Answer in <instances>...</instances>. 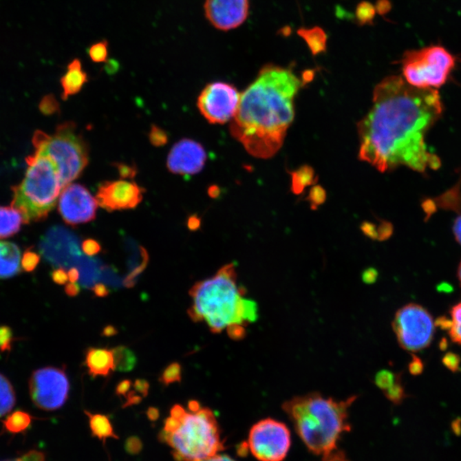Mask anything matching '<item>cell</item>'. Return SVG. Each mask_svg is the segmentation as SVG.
I'll list each match as a JSON object with an SVG mask.
<instances>
[{"instance_id": "1", "label": "cell", "mask_w": 461, "mask_h": 461, "mask_svg": "<svg viewBox=\"0 0 461 461\" xmlns=\"http://www.w3.org/2000/svg\"><path fill=\"white\" fill-rule=\"evenodd\" d=\"M442 111L438 90L386 77L375 87L370 111L358 124L361 160L380 172L402 166L420 173L438 169L441 160L429 150L425 137Z\"/></svg>"}, {"instance_id": "2", "label": "cell", "mask_w": 461, "mask_h": 461, "mask_svg": "<svg viewBox=\"0 0 461 461\" xmlns=\"http://www.w3.org/2000/svg\"><path fill=\"white\" fill-rule=\"evenodd\" d=\"M301 85L292 69L269 65L241 95L230 132L253 157L270 158L281 148Z\"/></svg>"}, {"instance_id": "3", "label": "cell", "mask_w": 461, "mask_h": 461, "mask_svg": "<svg viewBox=\"0 0 461 461\" xmlns=\"http://www.w3.org/2000/svg\"><path fill=\"white\" fill-rule=\"evenodd\" d=\"M189 294L193 299L187 311L191 320L206 323L215 334L234 326L246 328L257 320V304L246 299V289L237 283L233 264L223 266L211 278L195 283Z\"/></svg>"}, {"instance_id": "4", "label": "cell", "mask_w": 461, "mask_h": 461, "mask_svg": "<svg viewBox=\"0 0 461 461\" xmlns=\"http://www.w3.org/2000/svg\"><path fill=\"white\" fill-rule=\"evenodd\" d=\"M356 396L343 400L318 392L293 397L283 404L297 433L315 455L325 456L336 449L339 439L350 431L349 409Z\"/></svg>"}, {"instance_id": "5", "label": "cell", "mask_w": 461, "mask_h": 461, "mask_svg": "<svg viewBox=\"0 0 461 461\" xmlns=\"http://www.w3.org/2000/svg\"><path fill=\"white\" fill-rule=\"evenodd\" d=\"M161 438L178 461H200L224 449L217 420L207 407L187 412L180 405L173 406Z\"/></svg>"}, {"instance_id": "6", "label": "cell", "mask_w": 461, "mask_h": 461, "mask_svg": "<svg viewBox=\"0 0 461 461\" xmlns=\"http://www.w3.org/2000/svg\"><path fill=\"white\" fill-rule=\"evenodd\" d=\"M26 162L23 182L12 187L14 197L10 206L19 209L28 224L47 217L63 188L58 169L47 156L35 151Z\"/></svg>"}, {"instance_id": "7", "label": "cell", "mask_w": 461, "mask_h": 461, "mask_svg": "<svg viewBox=\"0 0 461 461\" xmlns=\"http://www.w3.org/2000/svg\"><path fill=\"white\" fill-rule=\"evenodd\" d=\"M32 141L37 152L54 163L63 189L81 175L89 161L86 142L76 133L73 122L60 124L53 136L37 130Z\"/></svg>"}, {"instance_id": "8", "label": "cell", "mask_w": 461, "mask_h": 461, "mask_svg": "<svg viewBox=\"0 0 461 461\" xmlns=\"http://www.w3.org/2000/svg\"><path fill=\"white\" fill-rule=\"evenodd\" d=\"M455 59L442 46L407 52L403 60L404 80L421 89H436L446 83Z\"/></svg>"}, {"instance_id": "9", "label": "cell", "mask_w": 461, "mask_h": 461, "mask_svg": "<svg viewBox=\"0 0 461 461\" xmlns=\"http://www.w3.org/2000/svg\"><path fill=\"white\" fill-rule=\"evenodd\" d=\"M393 331L403 350L418 352L430 346L433 340L435 323L425 308L409 303L396 312Z\"/></svg>"}, {"instance_id": "10", "label": "cell", "mask_w": 461, "mask_h": 461, "mask_svg": "<svg viewBox=\"0 0 461 461\" xmlns=\"http://www.w3.org/2000/svg\"><path fill=\"white\" fill-rule=\"evenodd\" d=\"M28 388L35 406L44 411H55L67 402L70 384L65 369L46 367L32 372Z\"/></svg>"}, {"instance_id": "11", "label": "cell", "mask_w": 461, "mask_h": 461, "mask_svg": "<svg viewBox=\"0 0 461 461\" xmlns=\"http://www.w3.org/2000/svg\"><path fill=\"white\" fill-rule=\"evenodd\" d=\"M292 438L282 422L265 418L250 429L248 447L260 461H283L288 453Z\"/></svg>"}, {"instance_id": "12", "label": "cell", "mask_w": 461, "mask_h": 461, "mask_svg": "<svg viewBox=\"0 0 461 461\" xmlns=\"http://www.w3.org/2000/svg\"><path fill=\"white\" fill-rule=\"evenodd\" d=\"M240 97L233 85L217 81L204 88L197 98V107L208 122L224 124L235 116Z\"/></svg>"}, {"instance_id": "13", "label": "cell", "mask_w": 461, "mask_h": 461, "mask_svg": "<svg viewBox=\"0 0 461 461\" xmlns=\"http://www.w3.org/2000/svg\"><path fill=\"white\" fill-rule=\"evenodd\" d=\"M98 205L86 187L69 184L60 196L58 211L67 224L76 226L94 219Z\"/></svg>"}, {"instance_id": "14", "label": "cell", "mask_w": 461, "mask_h": 461, "mask_svg": "<svg viewBox=\"0 0 461 461\" xmlns=\"http://www.w3.org/2000/svg\"><path fill=\"white\" fill-rule=\"evenodd\" d=\"M144 190L136 183L116 180L99 186L96 200L99 206L109 212L134 208L143 200Z\"/></svg>"}, {"instance_id": "15", "label": "cell", "mask_w": 461, "mask_h": 461, "mask_svg": "<svg viewBox=\"0 0 461 461\" xmlns=\"http://www.w3.org/2000/svg\"><path fill=\"white\" fill-rule=\"evenodd\" d=\"M249 0H205V16L219 30L239 28L249 15Z\"/></svg>"}, {"instance_id": "16", "label": "cell", "mask_w": 461, "mask_h": 461, "mask_svg": "<svg viewBox=\"0 0 461 461\" xmlns=\"http://www.w3.org/2000/svg\"><path fill=\"white\" fill-rule=\"evenodd\" d=\"M206 159V152L202 144L184 138L170 151L167 166L170 172L176 175H193L202 171Z\"/></svg>"}, {"instance_id": "17", "label": "cell", "mask_w": 461, "mask_h": 461, "mask_svg": "<svg viewBox=\"0 0 461 461\" xmlns=\"http://www.w3.org/2000/svg\"><path fill=\"white\" fill-rule=\"evenodd\" d=\"M86 366L92 378L108 377L116 370L112 350L89 347L86 352Z\"/></svg>"}, {"instance_id": "18", "label": "cell", "mask_w": 461, "mask_h": 461, "mask_svg": "<svg viewBox=\"0 0 461 461\" xmlns=\"http://www.w3.org/2000/svg\"><path fill=\"white\" fill-rule=\"evenodd\" d=\"M21 261V251L16 244L0 241V279L20 274Z\"/></svg>"}, {"instance_id": "19", "label": "cell", "mask_w": 461, "mask_h": 461, "mask_svg": "<svg viewBox=\"0 0 461 461\" xmlns=\"http://www.w3.org/2000/svg\"><path fill=\"white\" fill-rule=\"evenodd\" d=\"M87 81V74L83 69L81 60L74 59L69 63L67 72L60 81L63 87V100H67L70 96L77 94L81 92Z\"/></svg>"}, {"instance_id": "20", "label": "cell", "mask_w": 461, "mask_h": 461, "mask_svg": "<svg viewBox=\"0 0 461 461\" xmlns=\"http://www.w3.org/2000/svg\"><path fill=\"white\" fill-rule=\"evenodd\" d=\"M23 223L24 216L19 209L12 206H0V239L15 235Z\"/></svg>"}, {"instance_id": "21", "label": "cell", "mask_w": 461, "mask_h": 461, "mask_svg": "<svg viewBox=\"0 0 461 461\" xmlns=\"http://www.w3.org/2000/svg\"><path fill=\"white\" fill-rule=\"evenodd\" d=\"M16 392L12 383L0 374V418L6 416L16 404Z\"/></svg>"}, {"instance_id": "22", "label": "cell", "mask_w": 461, "mask_h": 461, "mask_svg": "<svg viewBox=\"0 0 461 461\" xmlns=\"http://www.w3.org/2000/svg\"><path fill=\"white\" fill-rule=\"evenodd\" d=\"M114 354L116 371L129 372L136 368L138 360L133 351L126 346H117L112 350Z\"/></svg>"}, {"instance_id": "23", "label": "cell", "mask_w": 461, "mask_h": 461, "mask_svg": "<svg viewBox=\"0 0 461 461\" xmlns=\"http://www.w3.org/2000/svg\"><path fill=\"white\" fill-rule=\"evenodd\" d=\"M32 417L24 411L17 410L10 414L3 421V427L10 433L17 434L26 431L30 427Z\"/></svg>"}, {"instance_id": "24", "label": "cell", "mask_w": 461, "mask_h": 461, "mask_svg": "<svg viewBox=\"0 0 461 461\" xmlns=\"http://www.w3.org/2000/svg\"><path fill=\"white\" fill-rule=\"evenodd\" d=\"M300 36L307 42L308 46L314 53L317 54L324 52L325 50L326 37L325 32L319 28H310V30H300Z\"/></svg>"}, {"instance_id": "25", "label": "cell", "mask_w": 461, "mask_h": 461, "mask_svg": "<svg viewBox=\"0 0 461 461\" xmlns=\"http://www.w3.org/2000/svg\"><path fill=\"white\" fill-rule=\"evenodd\" d=\"M86 414L89 417L90 427L94 436H97L99 438H116L108 417L101 414H91L88 412Z\"/></svg>"}, {"instance_id": "26", "label": "cell", "mask_w": 461, "mask_h": 461, "mask_svg": "<svg viewBox=\"0 0 461 461\" xmlns=\"http://www.w3.org/2000/svg\"><path fill=\"white\" fill-rule=\"evenodd\" d=\"M292 191L294 193H303L305 188L314 182V170L308 166L301 167L296 172L292 173Z\"/></svg>"}, {"instance_id": "27", "label": "cell", "mask_w": 461, "mask_h": 461, "mask_svg": "<svg viewBox=\"0 0 461 461\" xmlns=\"http://www.w3.org/2000/svg\"><path fill=\"white\" fill-rule=\"evenodd\" d=\"M182 367L178 363H173L162 371L159 382L164 386H169L173 383L182 382Z\"/></svg>"}, {"instance_id": "28", "label": "cell", "mask_w": 461, "mask_h": 461, "mask_svg": "<svg viewBox=\"0 0 461 461\" xmlns=\"http://www.w3.org/2000/svg\"><path fill=\"white\" fill-rule=\"evenodd\" d=\"M140 250L142 255V261L140 264L138 265L137 268H134L133 270L126 277V279H124L123 285L127 287V288H133V287L136 286L138 276H140L147 267L149 261L147 251L143 247H140Z\"/></svg>"}, {"instance_id": "29", "label": "cell", "mask_w": 461, "mask_h": 461, "mask_svg": "<svg viewBox=\"0 0 461 461\" xmlns=\"http://www.w3.org/2000/svg\"><path fill=\"white\" fill-rule=\"evenodd\" d=\"M452 325L449 330L452 341L461 345V303L451 310Z\"/></svg>"}, {"instance_id": "30", "label": "cell", "mask_w": 461, "mask_h": 461, "mask_svg": "<svg viewBox=\"0 0 461 461\" xmlns=\"http://www.w3.org/2000/svg\"><path fill=\"white\" fill-rule=\"evenodd\" d=\"M386 398L394 404H400L406 398L405 389L402 385V376L398 374L395 384L384 392Z\"/></svg>"}, {"instance_id": "31", "label": "cell", "mask_w": 461, "mask_h": 461, "mask_svg": "<svg viewBox=\"0 0 461 461\" xmlns=\"http://www.w3.org/2000/svg\"><path fill=\"white\" fill-rule=\"evenodd\" d=\"M92 61L94 63H104L107 61L109 55V45L107 41H100L90 46L88 50Z\"/></svg>"}, {"instance_id": "32", "label": "cell", "mask_w": 461, "mask_h": 461, "mask_svg": "<svg viewBox=\"0 0 461 461\" xmlns=\"http://www.w3.org/2000/svg\"><path fill=\"white\" fill-rule=\"evenodd\" d=\"M41 261V255L33 250V248H30L25 250L23 255L21 266L25 272H32L37 268Z\"/></svg>"}, {"instance_id": "33", "label": "cell", "mask_w": 461, "mask_h": 461, "mask_svg": "<svg viewBox=\"0 0 461 461\" xmlns=\"http://www.w3.org/2000/svg\"><path fill=\"white\" fill-rule=\"evenodd\" d=\"M397 377H398V374H394L392 371H379L375 376V385L383 392H385L395 384Z\"/></svg>"}, {"instance_id": "34", "label": "cell", "mask_w": 461, "mask_h": 461, "mask_svg": "<svg viewBox=\"0 0 461 461\" xmlns=\"http://www.w3.org/2000/svg\"><path fill=\"white\" fill-rule=\"evenodd\" d=\"M15 340L12 329L10 326L0 325V352H10Z\"/></svg>"}, {"instance_id": "35", "label": "cell", "mask_w": 461, "mask_h": 461, "mask_svg": "<svg viewBox=\"0 0 461 461\" xmlns=\"http://www.w3.org/2000/svg\"><path fill=\"white\" fill-rule=\"evenodd\" d=\"M60 105L54 95L49 94L41 99L39 109L45 116H52L59 111Z\"/></svg>"}, {"instance_id": "36", "label": "cell", "mask_w": 461, "mask_h": 461, "mask_svg": "<svg viewBox=\"0 0 461 461\" xmlns=\"http://www.w3.org/2000/svg\"><path fill=\"white\" fill-rule=\"evenodd\" d=\"M149 140L154 147H160L168 143L169 137L164 130L158 126L152 125L149 133Z\"/></svg>"}, {"instance_id": "37", "label": "cell", "mask_w": 461, "mask_h": 461, "mask_svg": "<svg viewBox=\"0 0 461 461\" xmlns=\"http://www.w3.org/2000/svg\"><path fill=\"white\" fill-rule=\"evenodd\" d=\"M375 16L374 7L367 2L361 3L357 9V17L360 22L367 23L371 22Z\"/></svg>"}, {"instance_id": "38", "label": "cell", "mask_w": 461, "mask_h": 461, "mask_svg": "<svg viewBox=\"0 0 461 461\" xmlns=\"http://www.w3.org/2000/svg\"><path fill=\"white\" fill-rule=\"evenodd\" d=\"M442 363L449 370L456 372L460 370L461 359L455 353L449 352L442 358Z\"/></svg>"}, {"instance_id": "39", "label": "cell", "mask_w": 461, "mask_h": 461, "mask_svg": "<svg viewBox=\"0 0 461 461\" xmlns=\"http://www.w3.org/2000/svg\"><path fill=\"white\" fill-rule=\"evenodd\" d=\"M118 170L119 175L122 179H133L136 177L137 173V169L136 165L126 164V163H114Z\"/></svg>"}, {"instance_id": "40", "label": "cell", "mask_w": 461, "mask_h": 461, "mask_svg": "<svg viewBox=\"0 0 461 461\" xmlns=\"http://www.w3.org/2000/svg\"><path fill=\"white\" fill-rule=\"evenodd\" d=\"M81 249H83L84 254H86L88 257H94V255L100 253L102 248L98 241L88 239L83 241V244H81Z\"/></svg>"}, {"instance_id": "41", "label": "cell", "mask_w": 461, "mask_h": 461, "mask_svg": "<svg viewBox=\"0 0 461 461\" xmlns=\"http://www.w3.org/2000/svg\"><path fill=\"white\" fill-rule=\"evenodd\" d=\"M308 200H310L312 205H321L324 203L325 200V193L324 189L321 186H314L311 190Z\"/></svg>"}, {"instance_id": "42", "label": "cell", "mask_w": 461, "mask_h": 461, "mask_svg": "<svg viewBox=\"0 0 461 461\" xmlns=\"http://www.w3.org/2000/svg\"><path fill=\"white\" fill-rule=\"evenodd\" d=\"M3 461H45V455L43 453L37 451V450H31L19 458Z\"/></svg>"}, {"instance_id": "43", "label": "cell", "mask_w": 461, "mask_h": 461, "mask_svg": "<svg viewBox=\"0 0 461 461\" xmlns=\"http://www.w3.org/2000/svg\"><path fill=\"white\" fill-rule=\"evenodd\" d=\"M52 279L56 285L63 286L68 282L69 276L68 272L65 271V268H58L54 269L52 272Z\"/></svg>"}, {"instance_id": "44", "label": "cell", "mask_w": 461, "mask_h": 461, "mask_svg": "<svg viewBox=\"0 0 461 461\" xmlns=\"http://www.w3.org/2000/svg\"><path fill=\"white\" fill-rule=\"evenodd\" d=\"M409 368L411 374L414 376L420 375L424 371V364L420 358L413 356V359L409 364Z\"/></svg>"}, {"instance_id": "45", "label": "cell", "mask_w": 461, "mask_h": 461, "mask_svg": "<svg viewBox=\"0 0 461 461\" xmlns=\"http://www.w3.org/2000/svg\"><path fill=\"white\" fill-rule=\"evenodd\" d=\"M133 388L136 392L141 394L142 396H147L149 389H150V384L145 379L138 378L133 383Z\"/></svg>"}, {"instance_id": "46", "label": "cell", "mask_w": 461, "mask_h": 461, "mask_svg": "<svg viewBox=\"0 0 461 461\" xmlns=\"http://www.w3.org/2000/svg\"><path fill=\"white\" fill-rule=\"evenodd\" d=\"M131 385H132V381L129 380V379H124V380L120 381L116 386V395L126 396L127 393H129V392Z\"/></svg>"}, {"instance_id": "47", "label": "cell", "mask_w": 461, "mask_h": 461, "mask_svg": "<svg viewBox=\"0 0 461 461\" xmlns=\"http://www.w3.org/2000/svg\"><path fill=\"white\" fill-rule=\"evenodd\" d=\"M321 461H350L347 458L345 453L339 450H334V451L329 453V455L323 456Z\"/></svg>"}, {"instance_id": "48", "label": "cell", "mask_w": 461, "mask_h": 461, "mask_svg": "<svg viewBox=\"0 0 461 461\" xmlns=\"http://www.w3.org/2000/svg\"><path fill=\"white\" fill-rule=\"evenodd\" d=\"M92 290L94 295L98 297H106L111 293V290H109L108 287L101 283H97V285L92 287Z\"/></svg>"}, {"instance_id": "49", "label": "cell", "mask_w": 461, "mask_h": 461, "mask_svg": "<svg viewBox=\"0 0 461 461\" xmlns=\"http://www.w3.org/2000/svg\"><path fill=\"white\" fill-rule=\"evenodd\" d=\"M65 292L66 295L70 297H77L81 292V287L79 285H77L76 283L70 282L67 283Z\"/></svg>"}, {"instance_id": "50", "label": "cell", "mask_w": 461, "mask_h": 461, "mask_svg": "<svg viewBox=\"0 0 461 461\" xmlns=\"http://www.w3.org/2000/svg\"><path fill=\"white\" fill-rule=\"evenodd\" d=\"M201 219L197 215H191L187 221V226L191 231H197L200 228Z\"/></svg>"}, {"instance_id": "51", "label": "cell", "mask_w": 461, "mask_h": 461, "mask_svg": "<svg viewBox=\"0 0 461 461\" xmlns=\"http://www.w3.org/2000/svg\"><path fill=\"white\" fill-rule=\"evenodd\" d=\"M453 234H455L457 242L461 246V215L457 217L453 224Z\"/></svg>"}, {"instance_id": "52", "label": "cell", "mask_w": 461, "mask_h": 461, "mask_svg": "<svg viewBox=\"0 0 461 461\" xmlns=\"http://www.w3.org/2000/svg\"><path fill=\"white\" fill-rule=\"evenodd\" d=\"M126 397L127 400L125 407L133 405V404H138L141 402L140 396H138L136 392H129V395Z\"/></svg>"}, {"instance_id": "53", "label": "cell", "mask_w": 461, "mask_h": 461, "mask_svg": "<svg viewBox=\"0 0 461 461\" xmlns=\"http://www.w3.org/2000/svg\"><path fill=\"white\" fill-rule=\"evenodd\" d=\"M378 272L374 268L368 269L363 275V280L366 283H372L377 279Z\"/></svg>"}, {"instance_id": "54", "label": "cell", "mask_w": 461, "mask_h": 461, "mask_svg": "<svg viewBox=\"0 0 461 461\" xmlns=\"http://www.w3.org/2000/svg\"><path fill=\"white\" fill-rule=\"evenodd\" d=\"M392 6L388 0H379L377 5L378 12L380 14H385L391 10Z\"/></svg>"}, {"instance_id": "55", "label": "cell", "mask_w": 461, "mask_h": 461, "mask_svg": "<svg viewBox=\"0 0 461 461\" xmlns=\"http://www.w3.org/2000/svg\"><path fill=\"white\" fill-rule=\"evenodd\" d=\"M117 334H118V330H117L115 326L113 325L105 326L101 333V335L103 336H106V338H111V336H116Z\"/></svg>"}, {"instance_id": "56", "label": "cell", "mask_w": 461, "mask_h": 461, "mask_svg": "<svg viewBox=\"0 0 461 461\" xmlns=\"http://www.w3.org/2000/svg\"><path fill=\"white\" fill-rule=\"evenodd\" d=\"M68 276L71 283H76L80 279V272L76 268H70L68 272Z\"/></svg>"}, {"instance_id": "57", "label": "cell", "mask_w": 461, "mask_h": 461, "mask_svg": "<svg viewBox=\"0 0 461 461\" xmlns=\"http://www.w3.org/2000/svg\"><path fill=\"white\" fill-rule=\"evenodd\" d=\"M200 461H236V460H234L233 458H231V457L228 455H219V453H217V455L209 457V458L202 460Z\"/></svg>"}, {"instance_id": "58", "label": "cell", "mask_w": 461, "mask_h": 461, "mask_svg": "<svg viewBox=\"0 0 461 461\" xmlns=\"http://www.w3.org/2000/svg\"><path fill=\"white\" fill-rule=\"evenodd\" d=\"M107 65H106V70L108 73H114L119 68L118 63L114 61V60H109L107 61Z\"/></svg>"}, {"instance_id": "59", "label": "cell", "mask_w": 461, "mask_h": 461, "mask_svg": "<svg viewBox=\"0 0 461 461\" xmlns=\"http://www.w3.org/2000/svg\"><path fill=\"white\" fill-rule=\"evenodd\" d=\"M148 416L151 418V420H156V418H158V410L157 409H153V407H151V409H149L148 410Z\"/></svg>"}, {"instance_id": "60", "label": "cell", "mask_w": 461, "mask_h": 461, "mask_svg": "<svg viewBox=\"0 0 461 461\" xmlns=\"http://www.w3.org/2000/svg\"><path fill=\"white\" fill-rule=\"evenodd\" d=\"M213 189L214 190L212 191L211 189H209V194L211 195L212 193H214V195H213L212 197H217V194L219 193V191H217V187L213 186Z\"/></svg>"}, {"instance_id": "61", "label": "cell", "mask_w": 461, "mask_h": 461, "mask_svg": "<svg viewBox=\"0 0 461 461\" xmlns=\"http://www.w3.org/2000/svg\"><path fill=\"white\" fill-rule=\"evenodd\" d=\"M458 279H459V281H460V285H461V261H460V264L459 268H458Z\"/></svg>"}]
</instances>
